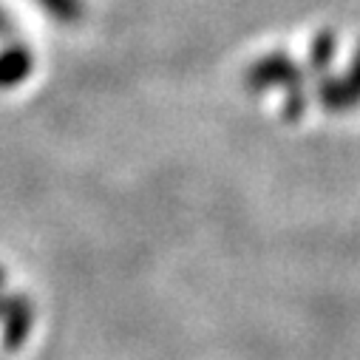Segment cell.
Returning <instances> with one entry per match:
<instances>
[{
  "instance_id": "3957f363",
  "label": "cell",
  "mask_w": 360,
  "mask_h": 360,
  "mask_svg": "<svg viewBox=\"0 0 360 360\" xmlns=\"http://www.w3.org/2000/svg\"><path fill=\"white\" fill-rule=\"evenodd\" d=\"M12 32H15V29L9 26V18H6L4 12H0V34H12Z\"/></svg>"
},
{
  "instance_id": "6da1fadb",
  "label": "cell",
  "mask_w": 360,
  "mask_h": 360,
  "mask_svg": "<svg viewBox=\"0 0 360 360\" xmlns=\"http://www.w3.org/2000/svg\"><path fill=\"white\" fill-rule=\"evenodd\" d=\"M32 71V51L26 46H9L0 54V85H15Z\"/></svg>"
},
{
  "instance_id": "7a4b0ae2",
  "label": "cell",
  "mask_w": 360,
  "mask_h": 360,
  "mask_svg": "<svg viewBox=\"0 0 360 360\" xmlns=\"http://www.w3.org/2000/svg\"><path fill=\"white\" fill-rule=\"evenodd\" d=\"M37 4L51 15V18H57L60 23H77L79 18H82V0H37Z\"/></svg>"
}]
</instances>
